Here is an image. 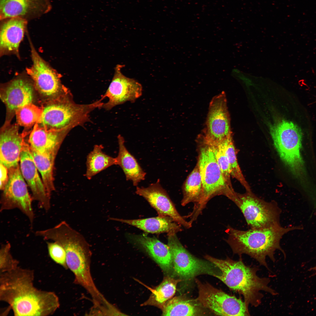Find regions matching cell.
Returning <instances> with one entry per match:
<instances>
[{
  "mask_svg": "<svg viewBox=\"0 0 316 316\" xmlns=\"http://www.w3.org/2000/svg\"><path fill=\"white\" fill-rule=\"evenodd\" d=\"M233 202L241 211L250 229H263L280 225L281 210L276 203L265 202L251 192L237 194Z\"/></svg>",
  "mask_w": 316,
  "mask_h": 316,
  "instance_id": "obj_10",
  "label": "cell"
},
{
  "mask_svg": "<svg viewBox=\"0 0 316 316\" xmlns=\"http://www.w3.org/2000/svg\"><path fill=\"white\" fill-rule=\"evenodd\" d=\"M135 193L145 199L159 215L169 217L186 229L192 227V224L178 212L159 179L147 187H137Z\"/></svg>",
  "mask_w": 316,
  "mask_h": 316,
  "instance_id": "obj_16",
  "label": "cell"
},
{
  "mask_svg": "<svg viewBox=\"0 0 316 316\" xmlns=\"http://www.w3.org/2000/svg\"><path fill=\"white\" fill-rule=\"evenodd\" d=\"M31 150L34 162L41 175L46 190L50 197L52 192L55 190L53 169L56 154H41Z\"/></svg>",
  "mask_w": 316,
  "mask_h": 316,
  "instance_id": "obj_28",
  "label": "cell"
},
{
  "mask_svg": "<svg viewBox=\"0 0 316 316\" xmlns=\"http://www.w3.org/2000/svg\"><path fill=\"white\" fill-rule=\"evenodd\" d=\"M201 307L195 300L193 301L182 296H176L165 303L161 309L162 315H203L205 313Z\"/></svg>",
  "mask_w": 316,
  "mask_h": 316,
  "instance_id": "obj_25",
  "label": "cell"
},
{
  "mask_svg": "<svg viewBox=\"0 0 316 316\" xmlns=\"http://www.w3.org/2000/svg\"><path fill=\"white\" fill-rule=\"evenodd\" d=\"M21 172L32 193V197L45 211L50 208V197L48 195L34 162L29 145L25 141L20 154Z\"/></svg>",
  "mask_w": 316,
  "mask_h": 316,
  "instance_id": "obj_17",
  "label": "cell"
},
{
  "mask_svg": "<svg viewBox=\"0 0 316 316\" xmlns=\"http://www.w3.org/2000/svg\"><path fill=\"white\" fill-rule=\"evenodd\" d=\"M270 133L281 159L293 175L300 181H305L306 173L300 150L302 133L293 122L282 120L271 127Z\"/></svg>",
  "mask_w": 316,
  "mask_h": 316,
  "instance_id": "obj_7",
  "label": "cell"
},
{
  "mask_svg": "<svg viewBox=\"0 0 316 316\" xmlns=\"http://www.w3.org/2000/svg\"><path fill=\"white\" fill-rule=\"evenodd\" d=\"M303 229L300 226L284 227L280 225L243 231L228 226L226 230L228 237L225 240L234 254L238 255L240 257L243 254L248 255L269 269L266 261L267 257L274 262V253L276 250H280L286 257L280 245L283 236L290 231Z\"/></svg>",
  "mask_w": 316,
  "mask_h": 316,
  "instance_id": "obj_2",
  "label": "cell"
},
{
  "mask_svg": "<svg viewBox=\"0 0 316 316\" xmlns=\"http://www.w3.org/2000/svg\"><path fill=\"white\" fill-rule=\"evenodd\" d=\"M51 0H0V20L18 17L28 21L51 10Z\"/></svg>",
  "mask_w": 316,
  "mask_h": 316,
  "instance_id": "obj_18",
  "label": "cell"
},
{
  "mask_svg": "<svg viewBox=\"0 0 316 316\" xmlns=\"http://www.w3.org/2000/svg\"><path fill=\"white\" fill-rule=\"evenodd\" d=\"M42 112V107H38L33 103L28 104L16 111L15 115L17 123L19 126L30 128L38 123Z\"/></svg>",
  "mask_w": 316,
  "mask_h": 316,
  "instance_id": "obj_31",
  "label": "cell"
},
{
  "mask_svg": "<svg viewBox=\"0 0 316 316\" xmlns=\"http://www.w3.org/2000/svg\"><path fill=\"white\" fill-rule=\"evenodd\" d=\"M26 75H19L1 87L0 98L6 111L4 125L11 123L18 109L34 100V85L29 76Z\"/></svg>",
  "mask_w": 316,
  "mask_h": 316,
  "instance_id": "obj_14",
  "label": "cell"
},
{
  "mask_svg": "<svg viewBox=\"0 0 316 316\" xmlns=\"http://www.w3.org/2000/svg\"><path fill=\"white\" fill-rule=\"evenodd\" d=\"M117 139L118 152L116 157L117 165L122 169L126 180L131 181L133 185L137 186L140 182L145 180L146 173L126 148L123 137L119 134Z\"/></svg>",
  "mask_w": 316,
  "mask_h": 316,
  "instance_id": "obj_24",
  "label": "cell"
},
{
  "mask_svg": "<svg viewBox=\"0 0 316 316\" xmlns=\"http://www.w3.org/2000/svg\"><path fill=\"white\" fill-rule=\"evenodd\" d=\"M60 243L66 251L67 265L74 274L75 283L91 295L95 306L104 304L107 300L96 286L90 272L92 252L87 242L82 235L71 233L64 236Z\"/></svg>",
  "mask_w": 316,
  "mask_h": 316,
  "instance_id": "obj_6",
  "label": "cell"
},
{
  "mask_svg": "<svg viewBox=\"0 0 316 316\" xmlns=\"http://www.w3.org/2000/svg\"><path fill=\"white\" fill-rule=\"evenodd\" d=\"M32 270L19 266L0 273V300L9 305L15 316H49L59 308L55 293L36 288Z\"/></svg>",
  "mask_w": 316,
  "mask_h": 316,
  "instance_id": "obj_1",
  "label": "cell"
},
{
  "mask_svg": "<svg viewBox=\"0 0 316 316\" xmlns=\"http://www.w3.org/2000/svg\"><path fill=\"white\" fill-rule=\"evenodd\" d=\"M0 188L1 190H3L8 180V169L1 163H0Z\"/></svg>",
  "mask_w": 316,
  "mask_h": 316,
  "instance_id": "obj_35",
  "label": "cell"
},
{
  "mask_svg": "<svg viewBox=\"0 0 316 316\" xmlns=\"http://www.w3.org/2000/svg\"><path fill=\"white\" fill-rule=\"evenodd\" d=\"M8 170V178L3 190L0 211L18 209L27 217L32 224L34 219L32 198L28 192L19 165Z\"/></svg>",
  "mask_w": 316,
  "mask_h": 316,
  "instance_id": "obj_12",
  "label": "cell"
},
{
  "mask_svg": "<svg viewBox=\"0 0 316 316\" xmlns=\"http://www.w3.org/2000/svg\"><path fill=\"white\" fill-rule=\"evenodd\" d=\"M198 295L195 300L203 308L217 315H250L248 308L241 299L230 295L208 283L195 279Z\"/></svg>",
  "mask_w": 316,
  "mask_h": 316,
  "instance_id": "obj_11",
  "label": "cell"
},
{
  "mask_svg": "<svg viewBox=\"0 0 316 316\" xmlns=\"http://www.w3.org/2000/svg\"><path fill=\"white\" fill-rule=\"evenodd\" d=\"M315 102H316V101H315Z\"/></svg>",
  "mask_w": 316,
  "mask_h": 316,
  "instance_id": "obj_37",
  "label": "cell"
},
{
  "mask_svg": "<svg viewBox=\"0 0 316 316\" xmlns=\"http://www.w3.org/2000/svg\"><path fill=\"white\" fill-rule=\"evenodd\" d=\"M133 241L143 248L165 273L173 269L172 254L169 246L155 237L144 235H134Z\"/></svg>",
  "mask_w": 316,
  "mask_h": 316,
  "instance_id": "obj_22",
  "label": "cell"
},
{
  "mask_svg": "<svg viewBox=\"0 0 316 316\" xmlns=\"http://www.w3.org/2000/svg\"><path fill=\"white\" fill-rule=\"evenodd\" d=\"M168 235V245L172 254L173 271L182 280H190L202 274L216 277L221 274L220 270L212 263L190 253L181 244L176 234Z\"/></svg>",
  "mask_w": 316,
  "mask_h": 316,
  "instance_id": "obj_9",
  "label": "cell"
},
{
  "mask_svg": "<svg viewBox=\"0 0 316 316\" xmlns=\"http://www.w3.org/2000/svg\"><path fill=\"white\" fill-rule=\"evenodd\" d=\"M28 37L32 64L27 69V74L32 80L35 91L44 102L71 92L61 83V75L40 56Z\"/></svg>",
  "mask_w": 316,
  "mask_h": 316,
  "instance_id": "obj_8",
  "label": "cell"
},
{
  "mask_svg": "<svg viewBox=\"0 0 316 316\" xmlns=\"http://www.w3.org/2000/svg\"><path fill=\"white\" fill-rule=\"evenodd\" d=\"M49 255L51 259L66 269L68 267L66 262V253L63 246L59 243H47Z\"/></svg>",
  "mask_w": 316,
  "mask_h": 316,
  "instance_id": "obj_34",
  "label": "cell"
},
{
  "mask_svg": "<svg viewBox=\"0 0 316 316\" xmlns=\"http://www.w3.org/2000/svg\"><path fill=\"white\" fill-rule=\"evenodd\" d=\"M221 142L223 145L228 160L231 175L241 183L245 188L247 192L251 193L250 187L245 179L238 163L236 149L232 136Z\"/></svg>",
  "mask_w": 316,
  "mask_h": 316,
  "instance_id": "obj_30",
  "label": "cell"
},
{
  "mask_svg": "<svg viewBox=\"0 0 316 316\" xmlns=\"http://www.w3.org/2000/svg\"><path fill=\"white\" fill-rule=\"evenodd\" d=\"M0 20L1 56L14 54L19 58V47L27 32L28 21L18 17Z\"/></svg>",
  "mask_w": 316,
  "mask_h": 316,
  "instance_id": "obj_20",
  "label": "cell"
},
{
  "mask_svg": "<svg viewBox=\"0 0 316 316\" xmlns=\"http://www.w3.org/2000/svg\"><path fill=\"white\" fill-rule=\"evenodd\" d=\"M206 260L215 265L221 274L218 278L232 290L243 296L247 307L249 305L255 307L260 304L263 291L273 295L277 293L270 287L269 278L260 277L257 272L258 269L245 265L241 257L238 261L227 257L225 259L214 258L208 255L204 256Z\"/></svg>",
  "mask_w": 316,
  "mask_h": 316,
  "instance_id": "obj_3",
  "label": "cell"
},
{
  "mask_svg": "<svg viewBox=\"0 0 316 316\" xmlns=\"http://www.w3.org/2000/svg\"><path fill=\"white\" fill-rule=\"evenodd\" d=\"M100 99L88 104H78L73 100L71 92L58 98L44 102L38 125L47 130H71L89 122L90 112L101 108L103 102Z\"/></svg>",
  "mask_w": 316,
  "mask_h": 316,
  "instance_id": "obj_5",
  "label": "cell"
},
{
  "mask_svg": "<svg viewBox=\"0 0 316 316\" xmlns=\"http://www.w3.org/2000/svg\"><path fill=\"white\" fill-rule=\"evenodd\" d=\"M110 219L125 223L152 233L176 234L182 231V226L168 217L159 215L155 217L134 219L112 217Z\"/></svg>",
  "mask_w": 316,
  "mask_h": 316,
  "instance_id": "obj_23",
  "label": "cell"
},
{
  "mask_svg": "<svg viewBox=\"0 0 316 316\" xmlns=\"http://www.w3.org/2000/svg\"><path fill=\"white\" fill-rule=\"evenodd\" d=\"M181 281L180 279H176L169 276L165 277L158 286L153 288H149L151 294L141 306H153L161 310L166 302L174 296L177 284Z\"/></svg>",
  "mask_w": 316,
  "mask_h": 316,
  "instance_id": "obj_26",
  "label": "cell"
},
{
  "mask_svg": "<svg viewBox=\"0 0 316 316\" xmlns=\"http://www.w3.org/2000/svg\"><path fill=\"white\" fill-rule=\"evenodd\" d=\"M202 135L207 142L215 145L232 136L227 100L224 92L214 96L209 103Z\"/></svg>",
  "mask_w": 316,
  "mask_h": 316,
  "instance_id": "obj_13",
  "label": "cell"
},
{
  "mask_svg": "<svg viewBox=\"0 0 316 316\" xmlns=\"http://www.w3.org/2000/svg\"><path fill=\"white\" fill-rule=\"evenodd\" d=\"M103 149L101 145H95L87 156L85 176L88 179L108 167L117 165L116 157L106 154Z\"/></svg>",
  "mask_w": 316,
  "mask_h": 316,
  "instance_id": "obj_27",
  "label": "cell"
},
{
  "mask_svg": "<svg viewBox=\"0 0 316 316\" xmlns=\"http://www.w3.org/2000/svg\"><path fill=\"white\" fill-rule=\"evenodd\" d=\"M11 245L9 242L3 244L0 250V272L11 270L18 266L19 261L14 258L11 253Z\"/></svg>",
  "mask_w": 316,
  "mask_h": 316,
  "instance_id": "obj_33",
  "label": "cell"
},
{
  "mask_svg": "<svg viewBox=\"0 0 316 316\" xmlns=\"http://www.w3.org/2000/svg\"><path fill=\"white\" fill-rule=\"evenodd\" d=\"M71 130H47L36 123L29 136L28 142L30 148L41 154H56L64 139Z\"/></svg>",
  "mask_w": 316,
  "mask_h": 316,
  "instance_id": "obj_21",
  "label": "cell"
},
{
  "mask_svg": "<svg viewBox=\"0 0 316 316\" xmlns=\"http://www.w3.org/2000/svg\"><path fill=\"white\" fill-rule=\"evenodd\" d=\"M311 271H313L315 272V274H316V266L315 267L311 268L310 269Z\"/></svg>",
  "mask_w": 316,
  "mask_h": 316,
  "instance_id": "obj_36",
  "label": "cell"
},
{
  "mask_svg": "<svg viewBox=\"0 0 316 316\" xmlns=\"http://www.w3.org/2000/svg\"><path fill=\"white\" fill-rule=\"evenodd\" d=\"M17 124L4 125L1 129L0 161L8 169L19 165L25 140Z\"/></svg>",
  "mask_w": 316,
  "mask_h": 316,
  "instance_id": "obj_19",
  "label": "cell"
},
{
  "mask_svg": "<svg viewBox=\"0 0 316 316\" xmlns=\"http://www.w3.org/2000/svg\"><path fill=\"white\" fill-rule=\"evenodd\" d=\"M122 66L120 65L116 66L112 81L101 97L102 100L105 98L108 99L101 107L106 110L128 101L134 102L142 95V85L136 80L123 74L121 71Z\"/></svg>",
  "mask_w": 316,
  "mask_h": 316,
  "instance_id": "obj_15",
  "label": "cell"
},
{
  "mask_svg": "<svg viewBox=\"0 0 316 316\" xmlns=\"http://www.w3.org/2000/svg\"><path fill=\"white\" fill-rule=\"evenodd\" d=\"M182 188L183 197L181 201L182 206L191 202L195 204L200 201L202 194L203 186L197 164L188 176Z\"/></svg>",
  "mask_w": 316,
  "mask_h": 316,
  "instance_id": "obj_29",
  "label": "cell"
},
{
  "mask_svg": "<svg viewBox=\"0 0 316 316\" xmlns=\"http://www.w3.org/2000/svg\"><path fill=\"white\" fill-rule=\"evenodd\" d=\"M197 140L199 150L197 164L201 176L203 192L200 201L194 204L192 211L186 215L192 223L196 220L207 203L213 197L222 195L231 200L236 194L226 181L211 145L202 134L198 136Z\"/></svg>",
  "mask_w": 316,
  "mask_h": 316,
  "instance_id": "obj_4",
  "label": "cell"
},
{
  "mask_svg": "<svg viewBox=\"0 0 316 316\" xmlns=\"http://www.w3.org/2000/svg\"><path fill=\"white\" fill-rule=\"evenodd\" d=\"M209 143L211 146L217 162L221 170L226 181L229 186L233 188L230 179L231 175L229 164L222 143L216 145Z\"/></svg>",
  "mask_w": 316,
  "mask_h": 316,
  "instance_id": "obj_32",
  "label": "cell"
}]
</instances>
